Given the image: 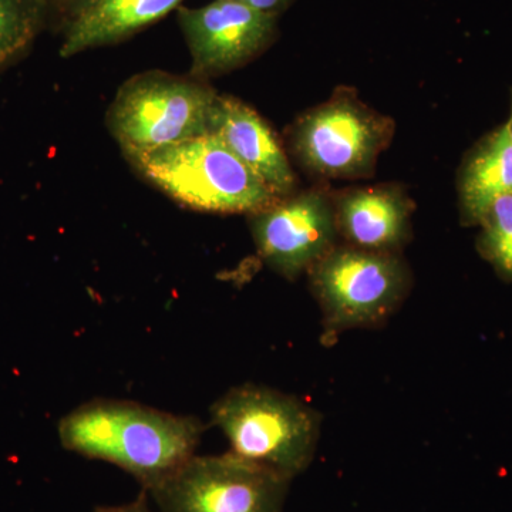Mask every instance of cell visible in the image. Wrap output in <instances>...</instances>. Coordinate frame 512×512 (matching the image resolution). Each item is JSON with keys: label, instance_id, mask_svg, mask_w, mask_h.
Returning a JSON list of instances; mask_svg holds the SVG:
<instances>
[{"label": "cell", "instance_id": "6da1fadb", "mask_svg": "<svg viewBox=\"0 0 512 512\" xmlns=\"http://www.w3.org/2000/svg\"><path fill=\"white\" fill-rule=\"evenodd\" d=\"M204 429L197 417L94 400L63 417L59 437L66 450L123 468L148 490L194 456Z\"/></svg>", "mask_w": 512, "mask_h": 512}, {"label": "cell", "instance_id": "7a4b0ae2", "mask_svg": "<svg viewBox=\"0 0 512 512\" xmlns=\"http://www.w3.org/2000/svg\"><path fill=\"white\" fill-rule=\"evenodd\" d=\"M126 158L148 183L191 210L249 215L279 200L211 133Z\"/></svg>", "mask_w": 512, "mask_h": 512}, {"label": "cell", "instance_id": "3957f363", "mask_svg": "<svg viewBox=\"0 0 512 512\" xmlns=\"http://www.w3.org/2000/svg\"><path fill=\"white\" fill-rule=\"evenodd\" d=\"M210 413L231 453L291 480L311 466L322 417L298 397L244 384L212 404Z\"/></svg>", "mask_w": 512, "mask_h": 512}, {"label": "cell", "instance_id": "277c9868", "mask_svg": "<svg viewBox=\"0 0 512 512\" xmlns=\"http://www.w3.org/2000/svg\"><path fill=\"white\" fill-rule=\"evenodd\" d=\"M220 94L194 77L146 72L120 87L107 126L124 156L148 153L210 133L212 109Z\"/></svg>", "mask_w": 512, "mask_h": 512}, {"label": "cell", "instance_id": "5b68a950", "mask_svg": "<svg viewBox=\"0 0 512 512\" xmlns=\"http://www.w3.org/2000/svg\"><path fill=\"white\" fill-rule=\"evenodd\" d=\"M308 274L329 336L383 325L412 288L402 256L346 244L330 249Z\"/></svg>", "mask_w": 512, "mask_h": 512}, {"label": "cell", "instance_id": "8992f818", "mask_svg": "<svg viewBox=\"0 0 512 512\" xmlns=\"http://www.w3.org/2000/svg\"><path fill=\"white\" fill-rule=\"evenodd\" d=\"M394 134V121L339 90L332 99L303 113L291 131V148L309 173L322 178H362Z\"/></svg>", "mask_w": 512, "mask_h": 512}, {"label": "cell", "instance_id": "52a82bcc", "mask_svg": "<svg viewBox=\"0 0 512 512\" xmlns=\"http://www.w3.org/2000/svg\"><path fill=\"white\" fill-rule=\"evenodd\" d=\"M291 481L229 451L194 454L146 491L161 512H282Z\"/></svg>", "mask_w": 512, "mask_h": 512}, {"label": "cell", "instance_id": "ba28073f", "mask_svg": "<svg viewBox=\"0 0 512 512\" xmlns=\"http://www.w3.org/2000/svg\"><path fill=\"white\" fill-rule=\"evenodd\" d=\"M248 217L262 261L289 281L338 245L335 201L319 188L293 192Z\"/></svg>", "mask_w": 512, "mask_h": 512}, {"label": "cell", "instance_id": "9c48e42d", "mask_svg": "<svg viewBox=\"0 0 512 512\" xmlns=\"http://www.w3.org/2000/svg\"><path fill=\"white\" fill-rule=\"evenodd\" d=\"M178 20L190 49V76L202 82L251 62L272 45L278 30V18L235 0L178 8Z\"/></svg>", "mask_w": 512, "mask_h": 512}, {"label": "cell", "instance_id": "30bf717a", "mask_svg": "<svg viewBox=\"0 0 512 512\" xmlns=\"http://www.w3.org/2000/svg\"><path fill=\"white\" fill-rule=\"evenodd\" d=\"M333 201L339 237L350 247L399 254L412 237L413 202L400 188H355Z\"/></svg>", "mask_w": 512, "mask_h": 512}, {"label": "cell", "instance_id": "8fae6325", "mask_svg": "<svg viewBox=\"0 0 512 512\" xmlns=\"http://www.w3.org/2000/svg\"><path fill=\"white\" fill-rule=\"evenodd\" d=\"M210 133L251 168L276 197H289L295 192V173L278 137L244 101L220 94L212 109Z\"/></svg>", "mask_w": 512, "mask_h": 512}, {"label": "cell", "instance_id": "7c38bea8", "mask_svg": "<svg viewBox=\"0 0 512 512\" xmlns=\"http://www.w3.org/2000/svg\"><path fill=\"white\" fill-rule=\"evenodd\" d=\"M183 0H82L64 32L60 56L114 45L153 25Z\"/></svg>", "mask_w": 512, "mask_h": 512}, {"label": "cell", "instance_id": "4fadbf2b", "mask_svg": "<svg viewBox=\"0 0 512 512\" xmlns=\"http://www.w3.org/2000/svg\"><path fill=\"white\" fill-rule=\"evenodd\" d=\"M461 217L478 224L495 198L512 194V140L507 128L485 138L461 168L458 180Z\"/></svg>", "mask_w": 512, "mask_h": 512}, {"label": "cell", "instance_id": "5bb4252c", "mask_svg": "<svg viewBox=\"0 0 512 512\" xmlns=\"http://www.w3.org/2000/svg\"><path fill=\"white\" fill-rule=\"evenodd\" d=\"M45 12L39 0H0V72L25 55Z\"/></svg>", "mask_w": 512, "mask_h": 512}, {"label": "cell", "instance_id": "9a60e30c", "mask_svg": "<svg viewBox=\"0 0 512 512\" xmlns=\"http://www.w3.org/2000/svg\"><path fill=\"white\" fill-rule=\"evenodd\" d=\"M477 225L478 251L498 274L512 281V194L495 198Z\"/></svg>", "mask_w": 512, "mask_h": 512}, {"label": "cell", "instance_id": "2e32d148", "mask_svg": "<svg viewBox=\"0 0 512 512\" xmlns=\"http://www.w3.org/2000/svg\"><path fill=\"white\" fill-rule=\"evenodd\" d=\"M241 5L256 10V12L265 13V15L278 18L282 12L291 6L293 0H235Z\"/></svg>", "mask_w": 512, "mask_h": 512}, {"label": "cell", "instance_id": "e0dca14e", "mask_svg": "<svg viewBox=\"0 0 512 512\" xmlns=\"http://www.w3.org/2000/svg\"><path fill=\"white\" fill-rule=\"evenodd\" d=\"M94 512H153L147 507L146 501L138 500L131 504L116 505V507H99Z\"/></svg>", "mask_w": 512, "mask_h": 512}, {"label": "cell", "instance_id": "ac0fdd59", "mask_svg": "<svg viewBox=\"0 0 512 512\" xmlns=\"http://www.w3.org/2000/svg\"><path fill=\"white\" fill-rule=\"evenodd\" d=\"M39 2L47 10L49 8H56V6L69 5V3H73L76 6L77 0H39Z\"/></svg>", "mask_w": 512, "mask_h": 512}, {"label": "cell", "instance_id": "d6986e66", "mask_svg": "<svg viewBox=\"0 0 512 512\" xmlns=\"http://www.w3.org/2000/svg\"><path fill=\"white\" fill-rule=\"evenodd\" d=\"M505 128H507L508 136H510V138L512 140V114H511V119H510V121H508V124H507V126H505Z\"/></svg>", "mask_w": 512, "mask_h": 512}, {"label": "cell", "instance_id": "ffe728a7", "mask_svg": "<svg viewBox=\"0 0 512 512\" xmlns=\"http://www.w3.org/2000/svg\"><path fill=\"white\" fill-rule=\"evenodd\" d=\"M80 2H82V0H77L76 6L79 5Z\"/></svg>", "mask_w": 512, "mask_h": 512}]
</instances>
